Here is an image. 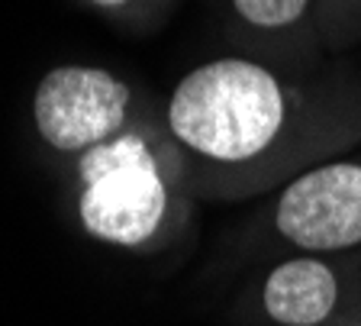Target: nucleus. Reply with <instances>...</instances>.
I'll list each match as a JSON object with an SVG mask.
<instances>
[{
  "instance_id": "nucleus-1",
  "label": "nucleus",
  "mask_w": 361,
  "mask_h": 326,
  "mask_svg": "<svg viewBox=\"0 0 361 326\" xmlns=\"http://www.w3.org/2000/svg\"><path fill=\"white\" fill-rule=\"evenodd\" d=\"M165 123L197 200H252L358 149L361 87L303 84L264 61L223 55L174 84Z\"/></svg>"
},
{
  "instance_id": "nucleus-2",
  "label": "nucleus",
  "mask_w": 361,
  "mask_h": 326,
  "mask_svg": "<svg viewBox=\"0 0 361 326\" xmlns=\"http://www.w3.org/2000/svg\"><path fill=\"white\" fill-rule=\"evenodd\" d=\"M61 175L78 227L113 249H165L184 233L197 204L165 107H142L120 136L61 165Z\"/></svg>"
},
{
  "instance_id": "nucleus-3",
  "label": "nucleus",
  "mask_w": 361,
  "mask_h": 326,
  "mask_svg": "<svg viewBox=\"0 0 361 326\" xmlns=\"http://www.w3.org/2000/svg\"><path fill=\"white\" fill-rule=\"evenodd\" d=\"M262 227L284 252H361V145L307 168L262 207Z\"/></svg>"
},
{
  "instance_id": "nucleus-4",
  "label": "nucleus",
  "mask_w": 361,
  "mask_h": 326,
  "mask_svg": "<svg viewBox=\"0 0 361 326\" xmlns=\"http://www.w3.org/2000/svg\"><path fill=\"white\" fill-rule=\"evenodd\" d=\"M139 110L133 87L97 65H59L32 94V126L59 168L120 136Z\"/></svg>"
},
{
  "instance_id": "nucleus-5",
  "label": "nucleus",
  "mask_w": 361,
  "mask_h": 326,
  "mask_svg": "<svg viewBox=\"0 0 361 326\" xmlns=\"http://www.w3.org/2000/svg\"><path fill=\"white\" fill-rule=\"evenodd\" d=\"M268 326H332L361 310V252H284L255 291Z\"/></svg>"
},
{
  "instance_id": "nucleus-6",
  "label": "nucleus",
  "mask_w": 361,
  "mask_h": 326,
  "mask_svg": "<svg viewBox=\"0 0 361 326\" xmlns=\"http://www.w3.org/2000/svg\"><path fill=\"white\" fill-rule=\"evenodd\" d=\"M235 23L262 39H287L313 32L316 0H229Z\"/></svg>"
},
{
  "instance_id": "nucleus-7",
  "label": "nucleus",
  "mask_w": 361,
  "mask_h": 326,
  "mask_svg": "<svg viewBox=\"0 0 361 326\" xmlns=\"http://www.w3.org/2000/svg\"><path fill=\"white\" fill-rule=\"evenodd\" d=\"M316 23L326 39L358 36L361 0H316Z\"/></svg>"
},
{
  "instance_id": "nucleus-8",
  "label": "nucleus",
  "mask_w": 361,
  "mask_h": 326,
  "mask_svg": "<svg viewBox=\"0 0 361 326\" xmlns=\"http://www.w3.org/2000/svg\"><path fill=\"white\" fill-rule=\"evenodd\" d=\"M87 4L97 10H126V7H133L135 0H87Z\"/></svg>"
},
{
  "instance_id": "nucleus-9",
  "label": "nucleus",
  "mask_w": 361,
  "mask_h": 326,
  "mask_svg": "<svg viewBox=\"0 0 361 326\" xmlns=\"http://www.w3.org/2000/svg\"><path fill=\"white\" fill-rule=\"evenodd\" d=\"M332 326H361V310L352 313V317H345V320H338V323H332Z\"/></svg>"
}]
</instances>
